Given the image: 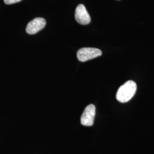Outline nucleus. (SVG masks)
I'll return each mask as SVG.
<instances>
[{
	"label": "nucleus",
	"mask_w": 154,
	"mask_h": 154,
	"mask_svg": "<svg viewBox=\"0 0 154 154\" xmlns=\"http://www.w3.org/2000/svg\"><path fill=\"white\" fill-rule=\"evenodd\" d=\"M137 90V83L133 81H128L119 88L116 94V98L121 103H125L132 98Z\"/></svg>",
	"instance_id": "nucleus-1"
},
{
	"label": "nucleus",
	"mask_w": 154,
	"mask_h": 154,
	"mask_svg": "<svg viewBox=\"0 0 154 154\" xmlns=\"http://www.w3.org/2000/svg\"><path fill=\"white\" fill-rule=\"evenodd\" d=\"M102 53L100 49L93 48H83L77 51V58L81 62L91 60L102 55Z\"/></svg>",
	"instance_id": "nucleus-2"
},
{
	"label": "nucleus",
	"mask_w": 154,
	"mask_h": 154,
	"mask_svg": "<svg viewBox=\"0 0 154 154\" xmlns=\"http://www.w3.org/2000/svg\"><path fill=\"white\" fill-rule=\"evenodd\" d=\"M95 116V107L94 105H89L85 109L81 117V123L85 126H91L93 125Z\"/></svg>",
	"instance_id": "nucleus-3"
},
{
	"label": "nucleus",
	"mask_w": 154,
	"mask_h": 154,
	"mask_svg": "<svg viewBox=\"0 0 154 154\" xmlns=\"http://www.w3.org/2000/svg\"><path fill=\"white\" fill-rule=\"evenodd\" d=\"M75 18L78 23L83 25H88L91 21L88 11L83 4H79L77 6L75 11Z\"/></svg>",
	"instance_id": "nucleus-4"
},
{
	"label": "nucleus",
	"mask_w": 154,
	"mask_h": 154,
	"mask_svg": "<svg viewBox=\"0 0 154 154\" xmlns=\"http://www.w3.org/2000/svg\"><path fill=\"white\" fill-rule=\"evenodd\" d=\"M46 23V22L44 18L40 17L35 18L28 23L26 31L29 34H34L44 29Z\"/></svg>",
	"instance_id": "nucleus-5"
},
{
	"label": "nucleus",
	"mask_w": 154,
	"mask_h": 154,
	"mask_svg": "<svg viewBox=\"0 0 154 154\" xmlns=\"http://www.w3.org/2000/svg\"><path fill=\"white\" fill-rule=\"evenodd\" d=\"M4 2L7 5H11L15 3H17L22 0H4Z\"/></svg>",
	"instance_id": "nucleus-6"
}]
</instances>
